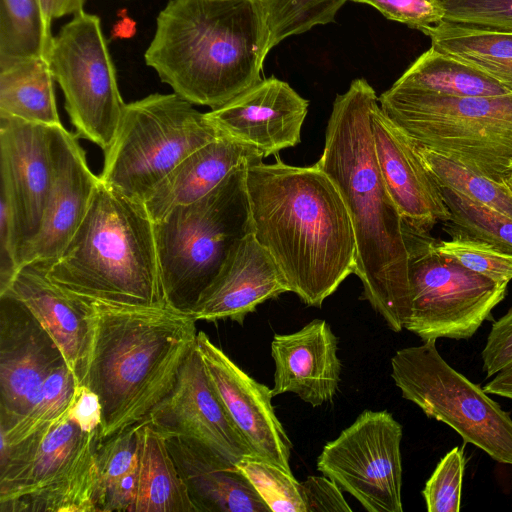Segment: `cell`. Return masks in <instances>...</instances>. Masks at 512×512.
Masks as SVG:
<instances>
[{
  "mask_svg": "<svg viewBox=\"0 0 512 512\" xmlns=\"http://www.w3.org/2000/svg\"><path fill=\"white\" fill-rule=\"evenodd\" d=\"M253 234L279 268L289 292L320 308L356 270L350 215L334 182L316 164H249Z\"/></svg>",
  "mask_w": 512,
  "mask_h": 512,
  "instance_id": "6da1fadb",
  "label": "cell"
},
{
  "mask_svg": "<svg viewBox=\"0 0 512 512\" xmlns=\"http://www.w3.org/2000/svg\"><path fill=\"white\" fill-rule=\"evenodd\" d=\"M377 102L375 90L363 78L353 80L345 93L338 94L327 122L323 152L315 164L334 182L350 215L361 298L388 326L406 296L409 255L403 219L375 156L370 114Z\"/></svg>",
  "mask_w": 512,
  "mask_h": 512,
  "instance_id": "7a4b0ae2",
  "label": "cell"
},
{
  "mask_svg": "<svg viewBox=\"0 0 512 512\" xmlns=\"http://www.w3.org/2000/svg\"><path fill=\"white\" fill-rule=\"evenodd\" d=\"M269 51L255 0H170L144 59L174 93L213 110L262 79Z\"/></svg>",
  "mask_w": 512,
  "mask_h": 512,
  "instance_id": "3957f363",
  "label": "cell"
},
{
  "mask_svg": "<svg viewBox=\"0 0 512 512\" xmlns=\"http://www.w3.org/2000/svg\"><path fill=\"white\" fill-rule=\"evenodd\" d=\"M83 384L99 398L102 441L148 419L196 344V320L170 308L93 303Z\"/></svg>",
  "mask_w": 512,
  "mask_h": 512,
  "instance_id": "277c9868",
  "label": "cell"
},
{
  "mask_svg": "<svg viewBox=\"0 0 512 512\" xmlns=\"http://www.w3.org/2000/svg\"><path fill=\"white\" fill-rule=\"evenodd\" d=\"M47 276L92 303L168 308L154 223L145 204L101 180L78 229L49 263Z\"/></svg>",
  "mask_w": 512,
  "mask_h": 512,
  "instance_id": "5b68a950",
  "label": "cell"
},
{
  "mask_svg": "<svg viewBox=\"0 0 512 512\" xmlns=\"http://www.w3.org/2000/svg\"><path fill=\"white\" fill-rule=\"evenodd\" d=\"M247 164L200 199L172 208L154 223L168 308L191 315L253 223Z\"/></svg>",
  "mask_w": 512,
  "mask_h": 512,
  "instance_id": "8992f818",
  "label": "cell"
},
{
  "mask_svg": "<svg viewBox=\"0 0 512 512\" xmlns=\"http://www.w3.org/2000/svg\"><path fill=\"white\" fill-rule=\"evenodd\" d=\"M378 102L414 143L497 182L512 173V92L451 97L391 86Z\"/></svg>",
  "mask_w": 512,
  "mask_h": 512,
  "instance_id": "52a82bcc",
  "label": "cell"
},
{
  "mask_svg": "<svg viewBox=\"0 0 512 512\" xmlns=\"http://www.w3.org/2000/svg\"><path fill=\"white\" fill-rule=\"evenodd\" d=\"M99 434L67 410L43 432L0 446V512H96Z\"/></svg>",
  "mask_w": 512,
  "mask_h": 512,
  "instance_id": "ba28073f",
  "label": "cell"
},
{
  "mask_svg": "<svg viewBox=\"0 0 512 512\" xmlns=\"http://www.w3.org/2000/svg\"><path fill=\"white\" fill-rule=\"evenodd\" d=\"M222 135L178 94L148 95L125 105L99 178L144 203L183 159Z\"/></svg>",
  "mask_w": 512,
  "mask_h": 512,
  "instance_id": "9c48e42d",
  "label": "cell"
},
{
  "mask_svg": "<svg viewBox=\"0 0 512 512\" xmlns=\"http://www.w3.org/2000/svg\"><path fill=\"white\" fill-rule=\"evenodd\" d=\"M408 281L404 302L388 327L403 329L423 342L469 339L504 300L508 283H498L445 257L429 234L404 224Z\"/></svg>",
  "mask_w": 512,
  "mask_h": 512,
  "instance_id": "30bf717a",
  "label": "cell"
},
{
  "mask_svg": "<svg viewBox=\"0 0 512 512\" xmlns=\"http://www.w3.org/2000/svg\"><path fill=\"white\" fill-rule=\"evenodd\" d=\"M391 377L402 397L493 460L512 465V418L483 388L452 368L436 340L396 351Z\"/></svg>",
  "mask_w": 512,
  "mask_h": 512,
  "instance_id": "8fae6325",
  "label": "cell"
},
{
  "mask_svg": "<svg viewBox=\"0 0 512 512\" xmlns=\"http://www.w3.org/2000/svg\"><path fill=\"white\" fill-rule=\"evenodd\" d=\"M46 61L77 136L107 151L126 104L100 18L86 12L73 16L53 37Z\"/></svg>",
  "mask_w": 512,
  "mask_h": 512,
  "instance_id": "7c38bea8",
  "label": "cell"
},
{
  "mask_svg": "<svg viewBox=\"0 0 512 512\" xmlns=\"http://www.w3.org/2000/svg\"><path fill=\"white\" fill-rule=\"evenodd\" d=\"M402 435L390 412L365 410L324 445L317 469L368 512H402Z\"/></svg>",
  "mask_w": 512,
  "mask_h": 512,
  "instance_id": "4fadbf2b",
  "label": "cell"
},
{
  "mask_svg": "<svg viewBox=\"0 0 512 512\" xmlns=\"http://www.w3.org/2000/svg\"><path fill=\"white\" fill-rule=\"evenodd\" d=\"M64 363L28 307L10 293L0 294V431L32 410L46 379Z\"/></svg>",
  "mask_w": 512,
  "mask_h": 512,
  "instance_id": "5bb4252c",
  "label": "cell"
},
{
  "mask_svg": "<svg viewBox=\"0 0 512 512\" xmlns=\"http://www.w3.org/2000/svg\"><path fill=\"white\" fill-rule=\"evenodd\" d=\"M147 422L163 435H181L200 442L231 465L253 456L210 383L196 344L182 364L172 391Z\"/></svg>",
  "mask_w": 512,
  "mask_h": 512,
  "instance_id": "9a60e30c",
  "label": "cell"
},
{
  "mask_svg": "<svg viewBox=\"0 0 512 512\" xmlns=\"http://www.w3.org/2000/svg\"><path fill=\"white\" fill-rule=\"evenodd\" d=\"M0 178L14 213L21 266L40 231L51 191V126L0 115Z\"/></svg>",
  "mask_w": 512,
  "mask_h": 512,
  "instance_id": "2e32d148",
  "label": "cell"
},
{
  "mask_svg": "<svg viewBox=\"0 0 512 512\" xmlns=\"http://www.w3.org/2000/svg\"><path fill=\"white\" fill-rule=\"evenodd\" d=\"M196 347L210 383L253 456L292 472V443L274 412L271 388L243 371L205 332L197 333Z\"/></svg>",
  "mask_w": 512,
  "mask_h": 512,
  "instance_id": "e0dca14e",
  "label": "cell"
},
{
  "mask_svg": "<svg viewBox=\"0 0 512 512\" xmlns=\"http://www.w3.org/2000/svg\"><path fill=\"white\" fill-rule=\"evenodd\" d=\"M308 107L309 101L287 82L271 76L206 115L222 134L266 157L300 143Z\"/></svg>",
  "mask_w": 512,
  "mask_h": 512,
  "instance_id": "ac0fdd59",
  "label": "cell"
},
{
  "mask_svg": "<svg viewBox=\"0 0 512 512\" xmlns=\"http://www.w3.org/2000/svg\"><path fill=\"white\" fill-rule=\"evenodd\" d=\"M371 133L385 186L409 229L429 234L450 220L441 191L422 162L414 142L381 110L371 109Z\"/></svg>",
  "mask_w": 512,
  "mask_h": 512,
  "instance_id": "d6986e66",
  "label": "cell"
},
{
  "mask_svg": "<svg viewBox=\"0 0 512 512\" xmlns=\"http://www.w3.org/2000/svg\"><path fill=\"white\" fill-rule=\"evenodd\" d=\"M51 147V191L40 231L26 249L21 266L58 258L83 221L100 180L91 171L77 134L62 124L51 126Z\"/></svg>",
  "mask_w": 512,
  "mask_h": 512,
  "instance_id": "ffe728a7",
  "label": "cell"
},
{
  "mask_svg": "<svg viewBox=\"0 0 512 512\" xmlns=\"http://www.w3.org/2000/svg\"><path fill=\"white\" fill-rule=\"evenodd\" d=\"M49 263L23 264L5 292L34 314L59 347L76 385H82L93 334V303L53 283L47 276Z\"/></svg>",
  "mask_w": 512,
  "mask_h": 512,
  "instance_id": "44dd1931",
  "label": "cell"
},
{
  "mask_svg": "<svg viewBox=\"0 0 512 512\" xmlns=\"http://www.w3.org/2000/svg\"><path fill=\"white\" fill-rule=\"evenodd\" d=\"M337 344V337L322 319H314L294 333L275 334L271 343L275 364L272 396L294 393L313 407L332 401L341 373Z\"/></svg>",
  "mask_w": 512,
  "mask_h": 512,
  "instance_id": "7402d4cb",
  "label": "cell"
},
{
  "mask_svg": "<svg viewBox=\"0 0 512 512\" xmlns=\"http://www.w3.org/2000/svg\"><path fill=\"white\" fill-rule=\"evenodd\" d=\"M285 292L289 289L279 268L251 233L230 254L191 316L196 321L230 319L242 325L258 305Z\"/></svg>",
  "mask_w": 512,
  "mask_h": 512,
  "instance_id": "603a6c76",
  "label": "cell"
},
{
  "mask_svg": "<svg viewBox=\"0 0 512 512\" xmlns=\"http://www.w3.org/2000/svg\"><path fill=\"white\" fill-rule=\"evenodd\" d=\"M170 455L198 512L271 511L249 479L200 442L164 435Z\"/></svg>",
  "mask_w": 512,
  "mask_h": 512,
  "instance_id": "cb8c5ba5",
  "label": "cell"
},
{
  "mask_svg": "<svg viewBox=\"0 0 512 512\" xmlns=\"http://www.w3.org/2000/svg\"><path fill=\"white\" fill-rule=\"evenodd\" d=\"M254 146L227 135L201 146L183 159L144 202L153 222L172 208L192 203L219 185L235 168L263 161Z\"/></svg>",
  "mask_w": 512,
  "mask_h": 512,
  "instance_id": "d4e9b609",
  "label": "cell"
},
{
  "mask_svg": "<svg viewBox=\"0 0 512 512\" xmlns=\"http://www.w3.org/2000/svg\"><path fill=\"white\" fill-rule=\"evenodd\" d=\"M131 512H198L166 445L147 420L139 428V461Z\"/></svg>",
  "mask_w": 512,
  "mask_h": 512,
  "instance_id": "484cf974",
  "label": "cell"
},
{
  "mask_svg": "<svg viewBox=\"0 0 512 512\" xmlns=\"http://www.w3.org/2000/svg\"><path fill=\"white\" fill-rule=\"evenodd\" d=\"M392 86L451 97L495 96L512 92L477 66L432 46Z\"/></svg>",
  "mask_w": 512,
  "mask_h": 512,
  "instance_id": "4316f807",
  "label": "cell"
},
{
  "mask_svg": "<svg viewBox=\"0 0 512 512\" xmlns=\"http://www.w3.org/2000/svg\"><path fill=\"white\" fill-rule=\"evenodd\" d=\"M45 58H33L0 70V115L26 122L61 124Z\"/></svg>",
  "mask_w": 512,
  "mask_h": 512,
  "instance_id": "83f0119b",
  "label": "cell"
},
{
  "mask_svg": "<svg viewBox=\"0 0 512 512\" xmlns=\"http://www.w3.org/2000/svg\"><path fill=\"white\" fill-rule=\"evenodd\" d=\"M140 425L99 441L96 512H131L138 474Z\"/></svg>",
  "mask_w": 512,
  "mask_h": 512,
  "instance_id": "f1b7e54d",
  "label": "cell"
},
{
  "mask_svg": "<svg viewBox=\"0 0 512 512\" xmlns=\"http://www.w3.org/2000/svg\"><path fill=\"white\" fill-rule=\"evenodd\" d=\"M53 36L39 0H0V70L45 58Z\"/></svg>",
  "mask_w": 512,
  "mask_h": 512,
  "instance_id": "f546056e",
  "label": "cell"
},
{
  "mask_svg": "<svg viewBox=\"0 0 512 512\" xmlns=\"http://www.w3.org/2000/svg\"><path fill=\"white\" fill-rule=\"evenodd\" d=\"M415 148L425 167L440 188H447L469 200L512 218V190L416 143Z\"/></svg>",
  "mask_w": 512,
  "mask_h": 512,
  "instance_id": "4dcf8cb0",
  "label": "cell"
},
{
  "mask_svg": "<svg viewBox=\"0 0 512 512\" xmlns=\"http://www.w3.org/2000/svg\"><path fill=\"white\" fill-rule=\"evenodd\" d=\"M431 46L477 67L512 60V34L440 22L423 29Z\"/></svg>",
  "mask_w": 512,
  "mask_h": 512,
  "instance_id": "1f68e13d",
  "label": "cell"
},
{
  "mask_svg": "<svg viewBox=\"0 0 512 512\" xmlns=\"http://www.w3.org/2000/svg\"><path fill=\"white\" fill-rule=\"evenodd\" d=\"M269 33V49L316 25L334 21L348 0H255Z\"/></svg>",
  "mask_w": 512,
  "mask_h": 512,
  "instance_id": "d6a6232c",
  "label": "cell"
},
{
  "mask_svg": "<svg viewBox=\"0 0 512 512\" xmlns=\"http://www.w3.org/2000/svg\"><path fill=\"white\" fill-rule=\"evenodd\" d=\"M76 388L75 378L66 363L54 370L43 384L32 410L7 431H0L1 446L17 444L43 432L68 410Z\"/></svg>",
  "mask_w": 512,
  "mask_h": 512,
  "instance_id": "836d02e7",
  "label": "cell"
},
{
  "mask_svg": "<svg viewBox=\"0 0 512 512\" xmlns=\"http://www.w3.org/2000/svg\"><path fill=\"white\" fill-rule=\"evenodd\" d=\"M440 191L456 234L480 239L512 253V218L450 189L440 188Z\"/></svg>",
  "mask_w": 512,
  "mask_h": 512,
  "instance_id": "e575fe53",
  "label": "cell"
},
{
  "mask_svg": "<svg viewBox=\"0 0 512 512\" xmlns=\"http://www.w3.org/2000/svg\"><path fill=\"white\" fill-rule=\"evenodd\" d=\"M236 467L249 479L271 511L306 512L300 482L292 472L252 455L242 458Z\"/></svg>",
  "mask_w": 512,
  "mask_h": 512,
  "instance_id": "d590c367",
  "label": "cell"
},
{
  "mask_svg": "<svg viewBox=\"0 0 512 512\" xmlns=\"http://www.w3.org/2000/svg\"><path fill=\"white\" fill-rule=\"evenodd\" d=\"M433 248L464 267L498 283L512 280V253L462 234L450 240H432Z\"/></svg>",
  "mask_w": 512,
  "mask_h": 512,
  "instance_id": "8d00e7d4",
  "label": "cell"
},
{
  "mask_svg": "<svg viewBox=\"0 0 512 512\" xmlns=\"http://www.w3.org/2000/svg\"><path fill=\"white\" fill-rule=\"evenodd\" d=\"M443 21L462 27L512 34V0H437Z\"/></svg>",
  "mask_w": 512,
  "mask_h": 512,
  "instance_id": "74e56055",
  "label": "cell"
},
{
  "mask_svg": "<svg viewBox=\"0 0 512 512\" xmlns=\"http://www.w3.org/2000/svg\"><path fill=\"white\" fill-rule=\"evenodd\" d=\"M464 446L453 447L438 462L422 495L429 512H458L465 470Z\"/></svg>",
  "mask_w": 512,
  "mask_h": 512,
  "instance_id": "f35d334b",
  "label": "cell"
},
{
  "mask_svg": "<svg viewBox=\"0 0 512 512\" xmlns=\"http://www.w3.org/2000/svg\"><path fill=\"white\" fill-rule=\"evenodd\" d=\"M372 6L385 18L422 31L443 21L437 0H349Z\"/></svg>",
  "mask_w": 512,
  "mask_h": 512,
  "instance_id": "ab89813d",
  "label": "cell"
},
{
  "mask_svg": "<svg viewBox=\"0 0 512 512\" xmlns=\"http://www.w3.org/2000/svg\"><path fill=\"white\" fill-rule=\"evenodd\" d=\"M19 268L14 213L6 191L0 187V294L8 289Z\"/></svg>",
  "mask_w": 512,
  "mask_h": 512,
  "instance_id": "60d3db41",
  "label": "cell"
},
{
  "mask_svg": "<svg viewBox=\"0 0 512 512\" xmlns=\"http://www.w3.org/2000/svg\"><path fill=\"white\" fill-rule=\"evenodd\" d=\"M481 358L487 377L512 365V307L492 324Z\"/></svg>",
  "mask_w": 512,
  "mask_h": 512,
  "instance_id": "b9f144b4",
  "label": "cell"
},
{
  "mask_svg": "<svg viewBox=\"0 0 512 512\" xmlns=\"http://www.w3.org/2000/svg\"><path fill=\"white\" fill-rule=\"evenodd\" d=\"M306 512H351L342 490L326 476H309L300 482Z\"/></svg>",
  "mask_w": 512,
  "mask_h": 512,
  "instance_id": "7bdbcfd3",
  "label": "cell"
},
{
  "mask_svg": "<svg viewBox=\"0 0 512 512\" xmlns=\"http://www.w3.org/2000/svg\"><path fill=\"white\" fill-rule=\"evenodd\" d=\"M68 416L84 430H100L101 407L98 396L86 385H76Z\"/></svg>",
  "mask_w": 512,
  "mask_h": 512,
  "instance_id": "ee69618b",
  "label": "cell"
},
{
  "mask_svg": "<svg viewBox=\"0 0 512 512\" xmlns=\"http://www.w3.org/2000/svg\"><path fill=\"white\" fill-rule=\"evenodd\" d=\"M46 23L51 27L54 19L84 12L85 0H39Z\"/></svg>",
  "mask_w": 512,
  "mask_h": 512,
  "instance_id": "f6af8a7d",
  "label": "cell"
},
{
  "mask_svg": "<svg viewBox=\"0 0 512 512\" xmlns=\"http://www.w3.org/2000/svg\"><path fill=\"white\" fill-rule=\"evenodd\" d=\"M483 389L488 394L512 400V365L495 374Z\"/></svg>",
  "mask_w": 512,
  "mask_h": 512,
  "instance_id": "bcb514c9",
  "label": "cell"
},
{
  "mask_svg": "<svg viewBox=\"0 0 512 512\" xmlns=\"http://www.w3.org/2000/svg\"><path fill=\"white\" fill-rule=\"evenodd\" d=\"M479 68V67H478ZM512 91V60L480 67Z\"/></svg>",
  "mask_w": 512,
  "mask_h": 512,
  "instance_id": "7dc6e473",
  "label": "cell"
},
{
  "mask_svg": "<svg viewBox=\"0 0 512 512\" xmlns=\"http://www.w3.org/2000/svg\"><path fill=\"white\" fill-rule=\"evenodd\" d=\"M504 183L512 190V173L504 180Z\"/></svg>",
  "mask_w": 512,
  "mask_h": 512,
  "instance_id": "c3c4849f",
  "label": "cell"
}]
</instances>
